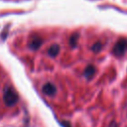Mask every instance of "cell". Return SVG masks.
<instances>
[{
    "instance_id": "6",
    "label": "cell",
    "mask_w": 127,
    "mask_h": 127,
    "mask_svg": "<svg viewBox=\"0 0 127 127\" xmlns=\"http://www.w3.org/2000/svg\"><path fill=\"white\" fill-rule=\"evenodd\" d=\"M59 52H60V46L59 45H53L48 50V54L51 57H56L59 54Z\"/></svg>"
},
{
    "instance_id": "2",
    "label": "cell",
    "mask_w": 127,
    "mask_h": 127,
    "mask_svg": "<svg viewBox=\"0 0 127 127\" xmlns=\"http://www.w3.org/2000/svg\"><path fill=\"white\" fill-rule=\"evenodd\" d=\"M126 51H127V39H124V38L118 40L112 50L115 56H122L125 54Z\"/></svg>"
},
{
    "instance_id": "1",
    "label": "cell",
    "mask_w": 127,
    "mask_h": 127,
    "mask_svg": "<svg viewBox=\"0 0 127 127\" xmlns=\"http://www.w3.org/2000/svg\"><path fill=\"white\" fill-rule=\"evenodd\" d=\"M3 99H4V102H5V104L7 106H12V105L17 103V101H18V94H17V92L11 86H7L4 89Z\"/></svg>"
},
{
    "instance_id": "3",
    "label": "cell",
    "mask_w": 127,
    "mask_h": 127,
    "mask_svg": "<svg viewBox=\"0 0 127 127\" xmlns=\"http://www.w3.org/2000/svg\"><path fill=\"white\" fill-rule=\"evenodd\" d=\"M42 90H43V92H44L46 95L53 96V95L56 93V91H57V87H56L53 83L48 82V83H46V84L43 86Z\"/></svg>"
},
{
    "instance_id": "8",
    "label": "cell",
    "mask_w": 127,
    "mask_h": 127,
    "mask_svg": "<svg viewBox=\"0 0 127 127\" xmlns=\"http://www.w3.org/2000/svg\"><path fill=\"white\" fill-rule=\"evenodd\" d=\"M101 48H102V45H101V43H99V42H97L96 44H94V45L92 46V48H91V50H92L93 52H99V51L101 50Z\"/></svg>"
},
{
    "instance_id": "5",
    "label": "cell",
    "mask_w": 127,
    "mask_h": 127,
    "mask_svg": "<svg viewBox=\"0 0 127 127\" xmlns=\"http://www.w3.org/2000/svg\"><path fill=\"white\" fill-rule=\"evenodd\" d=\"M42 43H43L42 39L36 36V37H34V38L30 41V43H29V47H30L32 50H38V49L41 47Z\"/></svg>"
},
{
    "instance_id": "4",
    "label": "cell",
    "mask_w": 127,
    "mask_h": 127,
    "mask_svg": "<svg viewBox=\"0 0 127 127\" xmlns=\"http://www.w3.org/2000/svg\"><path fill=\"white\" fill-rule=\"evenodd\" d=\"M95 72H96V68H95V66L92 65V64H89V65L84 69V71H83V75H84V77H85L86 79H91V78L93 77V75H94Z\"/></svg>"
},
{
    "instance_id": "7",
    "label": "cell",
    "mask_w": 127,
    "mask_h": 127,
    "mask_svg": "<svg viewBox=\"0 0 127 127\" xmlns=\"http://www.w3.org/2000/svg\"><path fill=\"white\" fill-rule=\"evenodd\" d=\"M77 39H78V34L75 33L74 35H72L70 37V39H69V45L71 47H75L76 46V43H77Z\"/></svg>"
}]
</instances>
